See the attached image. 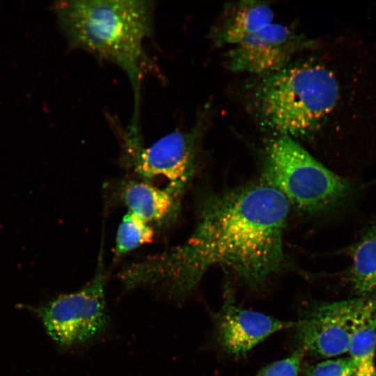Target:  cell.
I'll return each instance as SVG.
<instances>
[{
	"mask_svg": "<svg viewBox=\"0 0 376 376\" xmlns=\"http://www.w3.org/2000/svg\"><path fill=\"white\" fill-rule=\"evenodd\" d=\"M107 278L101 249L95 275L88 283L34 309L58 345L68 348L88 343L106 332L110 324L105 297Z\"/></svg>",
	"mask_w": 376,
	"mask_h": 376,
	"instance_id": "obj_5",
	"label": "cell"
},
{
	"mask_svg": "<svg viewBox=\"0 0 376 376\" xmlns=\"http://www.w3.org/2000/svg\"><path fill=\"white\" fill-rule=\"evenodd\" d=\"M307 45L288 26L272 22L234 45L226 54V65L234 72L269 75L288 65Z\"/></svg>",
	"mask_w": 376,
	"mask_h": 376,
	"instance_id": "obj_8",
	"label": "cell"
},
{
	"mask_svg": "<svg viewBox=\"0 0 376 376\" xmlns=\"http://www.w3.org/2000/svg\"><path fill=\"white\" fill-rule=\"evenodd\" d=\"M366 297L322 304L307 311L296 323L302 347L325 357L347 352L355 322Z\"/></svg>",
	"mask_w": 376,
	"mask_h": 376,
	"instance_id": "obj_7",
	"label": "cell"
},
{
	"mask_svg": "<svg viewBox=\"0 0 376 376\" xmlns=\"http://www.w3.org/2000/svg\"><path fill=\"white\" fill-rule=\"evenodd\" d=\"M274 12L260 1H242L214 33L218 45H235L250 35L272 23Z\"/></svg>",
	"mask_w": 376,
	"mask_h": 376,
	"instance_id": "obj_12",
	"label": "cell"
},
{
	"mask_svg": "<svg viewBox=\"0 0 376 376\" xmlns=\"http://www.w3.org/2000/svg\"><path fill=\"white\" fill-rule=\"evenodd\" d=\"M376 296H367L355 322L347 352L354 376H376Z\"/></svg>",
	"mask_w": 376,
	"mask_h": 376,
	"instance_id": "obj_11",
	"label": "cell"
},
{
	"mask_svg": "<svg viewBox=\"0 0 376 376\" xmlns=\"http://www.w3.org/2000/svg\"><path fill=\"white\" fill-rule=\"evenodd\" d=\"M70 49L88 52L119 67L134 95L129 126L140 129L143 81L151 70L145 43L153 33L155 2L145 0H70L53 5Z\"/></svg>",
	"mask_w": 376,
	"mask_h": 376,
	"instance_id": "obj_2",
	"label": "cell"
},
{
	"mask_svg": "<svg viewBox=\"0 0 376 376\" xmlns=\"http://www.w3.org/2000/svg\"><path fill=\"white\" fill-rule=\"evenodd\" d=\"M186 189L175 184L159 188L146 182L132 180L123 186L121 197L129 212L149 224H163L177 217Z\"/></svg>",
	"mask_w": 376,
	"mask_h": 376,
	"instance_id": "obj_10",
	"label": "cell"
},
{
	"mask_svg": "<svg viewBox=\"0 0 376 376\" xmlns=\"http://www.w3.org/2000/svg\"><path fill=\"white\" fill-rule=\"evenodd\" d=\"M350 281L360 297L376 290V224L373 225L351 249Z\"/></svg>",
	"mask_w": 376,
	"mask_h": 376,
	"instance_id": "obj_13",
	"label": "cell"
},
{
	"mask_svg": "<svg viewBox=\"0 0 376 376\" xmlns=\"http://www.w3.org/2000/svg\"><path fill=\"white\" fill-rule=\"evenodd\" d=\"M286 198L264 179L212 195L201 205L182 244L134 262L120 272L127 289L157 287L175 301L186 298L214 265L260 286L284 265Z\"/></svg>",
	"mask_w": 376,
	"mask_h": 376,
	"instance_id": "obj_1",
	"label": "cell"
},
{
	"mask_svg": "<svg viewBox=\"0 0 376 376\" xmlns=\"http://www.w3.org/2000/svg\"><path fill=\"white\" fill-rule=\"evenodd\" d=\"M217 318L218 339L228 353L244 355L269 335L295 324L235 304L229 290Z\"/></svg>",
	"mask_w": 376,
	"mask_h": 376,
	"instance_id": "obj_9",
	"label": "cell"
},
{
	"mask_svg": "<svg viewBox=\"0 0 376 376\" xmlns=\"http://www.w3.org/2000/svg\"><path fill=\"white\" fill-rule=\"evenodd\" d=\"M264 180L299 209L317 213L347 201L357 185L331 171L293 138L279 135L265 150Z\"/></svg>",
	"mask_w": 376,
	"mask_h": 376,
	"instance_id": "obj_4",
	"label": "cell"
},
{
	"mask_svg": "<svg viewBox=\"0 0 376 376\" xmlns=\"http://www.w3.org/2000/svg\"><path fill=\"white\" fill-rule=\"evenodd\" d=\"M308 376H354V365L350 357L328 359L315 365Z\"/></svg>",
	"mask_w": 376,
	"mask_h": 376,
	"instance_id": "obj_15",
	"label": "cell"
},
{
	"mask_svg": "<svg viewBox=\"0 0 376 376\" xmlns=\"http://www.w3.org/2000/svg\"><path fill=\"white\" fill-rule=\"evenodd\" d=\"M122 145L123 162L139 176L152 179L162 176L187 188L195 173L203 133L201 119L189 130L177 129L148 146L141 135L116 127Z\"/></svg>",
	"mask_w": 376,
	"mask_h": 376,
	"instance_id": "obj_6",
	"label": "cell"
},
{
	"mask_svg": "<svg viewBox=\"0 0 376 376\" xmlns=\"http://www.w3.org/2000/svg\"><path fill=\"white\" fill-rule=\"evenodd\" d=\"M338 98L333 73L321 65L304 63L269 74L260 86L258 106L269 128L295 138L314 131Z\"/></svg>",
	"mask_w": 376,
	"mask_h": 376,
	"instance_id": "obj_3",
	"label": "cell"
},
{
	"mask_svg": "<svg viewBox=\"0 0 376 376\" xmlns=\"http://www.w3.org/2000/svg\"><path fill=\"white\" fill-rule=\"evenodd\" d=\"M153 236L154 231L150 224L128 212L123 217L117 230L115 256L120 257L150 243Z\"/></svg>",
	"mask_w": 376,
	"mask_h": 376,
	"instance_id": "obj_14",
	"label": "cell"
},
{
	"mask_svg": "<svg viewBox=\"0 0 376 376\" xmlns=\"http://www.w3.org/2000/svg\"><path fill=\"white\" fill-rule=\"evenodd\" d=\"M301 359L302 353L297 351L286 359L268 365L254 376H297Z\"/></svg>",
	"mask_w": 376,
	"mask_h": 376,
	"instance_id": "obj_16",
	"label": "cell"
}]
</instances>
